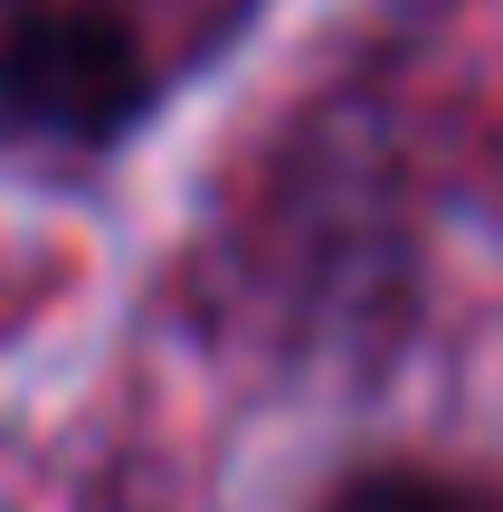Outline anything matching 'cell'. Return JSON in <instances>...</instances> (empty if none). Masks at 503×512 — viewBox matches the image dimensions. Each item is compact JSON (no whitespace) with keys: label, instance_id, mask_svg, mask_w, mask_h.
<instances>
[{"label":"cell","instance_id":"obj_1","mask_svg":"<svg viewBox=\"0 0 503 512\" xmlns=\"http://www.w3.org/2000/svg\"><path fill=\"white\" fill-rule=\"evenodd\" d=\"M323 512H503L494 484L466 475H409V465H380V475H352Z\"/></svg>","mask_w":503,"mask_h":512}]
</instances>
